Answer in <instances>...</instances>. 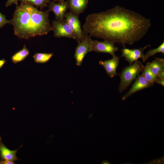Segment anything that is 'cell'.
Masks as SVG:
<instances>
[{"instance_id":"obj_11","label":"cell","mask_w":164,"mask_h":164,"mask_svg":"<svg viewBox=\"0 0 164 164\" xmlns=\"http://www.w3.org/2000/svg\"><path fill=\"white\" fill-rule=\"evenodd\" d=\"M119 62V57L116 55L112 59L104 61L100 60L99 64L105 69L107 74L111 78L114 77L118 74L116 70Z\"/></svg>"},{"instance_id":"obj_20","label":"cell","mask_w":164,"mask_h":164,"mask_svg":"<svg viewBox=\"0 0 164 164\" xmlns=\"http://www.w3.org/2000/svg\"><path fill=\"white\" fill-rule=\"evenodd\" d=\"M8 23L11 24L10 20H7L5 16L0 12V28Z\"/></svg>"},{"instance_id":"obj_17","label":"cell","mask_w":164,"mask_h":164,"mask_svg":"<svg viewBox=\"0 0 164 164\" xmlns=\"http://www.w3.org/2000/svg\"><path fill=\"white\" fill-rule=\"evenodd\" d=\"M157 53H164V42H163L157 48L148 50L144 54L142 59L143 62H145L150 57L154 56Z\"/></svg>"},{"instance_id":"obj_6","label":"cell","mask_w":164,"mask_h":164,"mask_svg":"<svg viewBox=\"0 0 164 164\" xmlns=\"http://www.w3.org/2000/svg\"><path fill=\"white\" fill-rule=\"evenodd\" d=\"M92 40L91 37L86 34L84 39L78 43L74 54L77 65L80 66L86 54L91 51Z\"/></svg>"},{"instance_id":"obj_8","label":"cell","mask_w":164,"mask_h":164,"mask_svg":"<svg viewBox=\"0 0 164 164\" xmlns=\"http://www.w3.org/2000/svg\"><path fill=\"white\" fill-rule=\"evenodd\" d=\"M151 46L150 45H148L143 47L133 49L124 47L121 50V57L125 58V60L128 62L130 65L131 64L139 59H142L145 50Z\"/></svg>"},{"instance_id":"obj_25","label":"cell","mask_w":164,"mask_h":164,"mask_svg":"<svg viewBox=\"0 0 164 164\" xmlns=\"http://www.w3.org/2000/svg\"><path fill=\"white\" fill-rule=\"evenodd\" d=\"M53 2H64L65 1V0H52Z\"/></svg>"},{"instance_id":"obj_26","label":"cell","mask_w":164,"mask_h":164,"mask_svg":"<svg viewBox=\"0 0 164 164\" xmlns=\"http://www.w3.org/2000/svg\"><path fill=\"white\" fill-rule=\"evenodd\" d=\"M108 161H103L102 162V164H109V162H108Z\"/></svg>"},{"instance_id":"obj_4","label":"cell","mask_w":164,"mask_h":164,"mask_svg":"<svg viewBox=\"0 0 164 164\" xmlns=\"http://www.w3.org/2000/svg\"><path fill=\"white\" fill-rule=\"evenodd\" d=\"M65 18L67 23L75 36V40L78 43L83 40L84 39L86 34L84 33L81 28L78 15L69 12L65 13Z\"/></svg>"},{"instance_id":"obj_10","label":"cell","mask_w":164,"mask_h":164,"mask_svg":"<svg viewBox=\"0 0 164 164\" xmlns=\"http://www.w3.org/2000/svg\"><path fill=\"white\" fill-rule=\"evenodd\" d=\"M153 84L147 81L141 75L138 74L129 90L122 97L123 100L138 91L152 86Z\"/></svg>"},{"instance_id":"obj_23","label":"cell","mask_w":164,"mask_h":164,"mask_svg":"<svg viewBox=\"0 0 164 164\" xmlns=\"http://www.w3.org/2000/svg\"><path fill=\"white\" fill-rule=\"evenodd\" d=\"M14 162L8 160H0V164H14Z\"/></svg>"},{"instance_id":"obj_3","label":"cell","mask_w":164,"mask_h":164,"mask_svg":"<svg viewBox=\"0 0 164 164\" xmlns=\"http://www.w3.org/2000/svg\"><path fill=\"white\" fill-rule=\"evenodd\" d=\"M144 67L141 62L138 60L123 68L120 74L121 81L118 87L119 93H122L126 89L142 71Z\"/></svg>"},{"instance_id":"obj_1","label":"cell","mask_w":164,"mask_h":164,"mask_svg":"<svg viewBox=\"0 0 164 164\" xmlns=\"http://www.w3.org/2000/svg\"><path fill=\"white\" fill-rule=\"evenodd\" d=\"M150 19L138 13L117 6L89 14L82 26L90 37L102 39L122 45H132L142 38L151 26Z\"/></svg>"},{"instance_id":"obj_19","label":"cell","mask_w":164,"mask_h":164,"mask_svg":"<svg viewBox=\"0 0 164 164\" xmlns=\"http://www.w3.org/2000/svg\"><path fill=\"white\" fill-rule=\"evenodd\" d=\"M21 2L31 4L37 7L42 9L47 6V4L50 1V0H20Z\"/></svg>"},{"instance_id":"obj_21","label":"cell","mask_w":164,"mask_h":164,"mask_svg":"<svg viewBox=\"0 0 164 164\" xmlns=\"http://www.w3.org/2000/svg\"><path fill=\"white\" fill-rule=\"evenodd\" d=\"M20 0H8L5 4V6L6 7L11 5L13 4H15L16 5H18V1Z\"/></svg>"},{"instance_id":"obj_7","label":"cell","mask_w":164,"mask_h":164,"mask_svg":"<svg viewBox=\"0 0 164 164\" xmlns=\"http://www.w3.org/2000/svg\"><path fill=\"white\" fill-rule=\"evenodd\" d=\"M92 44L91 51L108 53L112 56L115 55V53L118 50L114 42L108 40L101 42L92 39Z\"/></svg>"},{"instance_id":"obj_13","label":"cell","mask_w":164,"mask_h":164,"mask_svg":"<svg viewBox=\"0 0 164 164\" xmlns=\"http://www.w3.org/2000/svg\"><path fill=\"white\" fill-rule=\"evenodd\" d=\"M70 12L76 15H78L82 13L86 9L88 0H67Z\"/></svg>"},{"instance_id":"obj_14","label":"cell","mask_w":164,"mask_h":164,"mask_svg":"<svg viewBox=\"0 0 164 164\" xmlns=\"http://www.w3.org/2000/svg\"><path fill=\"white\" fill-rule=\"evenodd\" d=\"M18 149L14 150L8 148L3 143L0 137V160H8L14 162L17 160L16 156Z\"/></svg>"},{"instance_id":"obj_15","label":"cell","mask_w":164,"mask_h":164,"mask_svg":"<svg viewBox=\"0 0 164 164\" xmlns=\"http://www.w3.org/2000/svg\"><path fill=\"white\" fill-rule=\"evenodd\" d=\"M29 54V51L24 45L23 48L15 53L11 57L12 62L16 63L24 60Z\"/></svg>"},{"instance_id":"obj_24","label":"cell","mask_w":164,"mask_h":164,"mask_svg":"<svg viewBox=\"0 0 164 164\" xmlns=\"http://www.w3.org/2000/svg\"><path fill=\"white\" fill-rule=\"evenodd\" d=\"M6 62V60L4 59L0 60V69L2 67Z\"/></svg>"},{"instance_id":"obj_16","label":"cell","mask_w":164,"mask_h":164,"mask_svg":"<svg viewBox=\"0 0 164 164\" xmlns=\"http://www.w3.org/2000/svg\"><path fill=\"white\" fill-rule=\"evenodd\" d=\"M53 55L52 53H36L33 57L36 63H45L48 61Z\"/></svg>"},{"instance_id":"obj_2","label":"cell","mask_w":164,"mask_h":164,"mask_svg":"<svg viewBox=\"0 0 164 164\" xmlns=\"http://www.w3.org/2000/svg\"><path fill=\"white\" fill-rule=\"evenodd\" d=\"M50 12L49 9L39 11L31 4L21 2L16 6L10 20L15 35L20 39H28L47 34L52 30Z\"/></svg>"},{"instance_id":"obj_18","label":"cell","mask_w":164,"mask_h":164,"mask_svg":"<svg viewBox=\"0 0 164 164\" xmlns=\"http://www.w3.org/2000/svg\"><path fill=\"white\" fill-rule=\"evenodd\" d=\"M142 71L141 75L148 82L153 84L157 77L153 73L147 64L144 67Z\"/></svg>"},{"instance_id":"obj_12","label":"cell","mask_w":164,"mask_h":164,"mask_svg":"<svg viewBox=\"0 0 164 164\" xmlns=\"http://www.w3.org/2000/svg\"><path fill=\"white\" fill-rule=\"evenodd\" d=\"M146 64L157 77L164 79V59L156 57L153 61Z\"/></svg>"},{"instance_id":"obj_22","label":"cell","mask_w":164,"mask_h":164,"mask_svg":"<svg viewBox=\"0 0 164 164\" xmlns=\"http://www.w3.org/2000/svg\"><path fill=\"white\" fill-rule=\"evenodd\" d=\"M154 83L159 84L164 86V79L157 77L156 79L154 81Z\"/></svg>"},{"instance_id":"obj_5","label":"cell","mask_w":164,"mask_h":164,"mask_svg":"<svg viewBox=\"0 0 164 164\" xmlns=\"http://www.w3.org/2000/svg\"><path fill=\"white\" fill-rule=\"evenodd\" d=\"M51 29L55 37H67L76 39V37L73 31L65 19L62 21L56 20L53 21Z\"/></svg>"},{"instance_id":"obj_9","label":"cell","mask_w":164,"mask_h":164,"mask_svg":"<svg viewBox=\"0 0 164 164\" xmlns=\"http://www.w3.org/2000/svg\"><path fill=\"white\" fill-rule=\"evenodd\" d=\"M47 7L50 11L52 12L55 15L56 20L63 21L65 18L66 11L69 9V5L67 1L64 2L55 3L50 1Z\"/></svg>"}]
</instances>
